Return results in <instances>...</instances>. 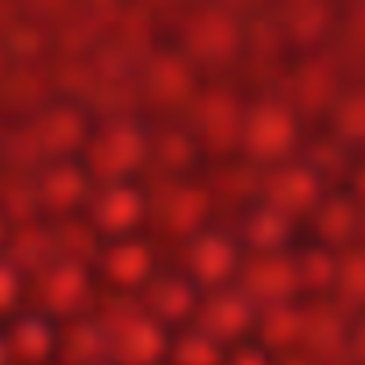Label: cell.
Listing matches in <instances>:
<instances>
[{"label": "cell", "mask_w": 365, "mask_h": 365, "mask_svg": "<svg viewBox=\"0 0 365 365\" xmlns=\"http://www.w3.org/2000/svg\"><path fill=\"white\" fill-rule=\"evenodd\" d=\"M0 365H15V358L8 351V340H4V326H0Z\"/></svg>", "instance_id": "cell-4"}, {"label": "cell", "mask_w": 365, "mask_h": 365, "mask_svg": "<svg viewBox=\"0 0 365 365\" xmlns=\"http://www.w3.org/2000/svg\"><path fill=\"white\" fill-rule=\"evenodd\" d=\"M222 365H276V361H272V354L262 344L244 340V344H237V347L226 351V361Z\"/></svg>", "instance_id": "cell-3"}, {"label": "cell", "mask_w": 365, "mask_h": 365, "mask_svg": "<svg viewBox=\"0 0 365 365\" xmlns=\"http://www.w3.org/2000/svg\"><path fill=\"white\" fill-rule=\"evenodd\" d=\"M4 340H8L15 365H58L61 322H54L43 312L11 315L4 322Z\"/></svg>", "instance_id": "cell-1"}, {"label": "cell", "mask_w": 365, "mask_h": 365, "mask_svg": "<svg viewBox=\"0 0 365 365\" xmlns=\"http://www.w3.org/2000/svg\"><path fill=\"white\" fill-rule=\"evenodd\" d=\"M226 351L219 340H212L205 329L197 326H182L175 333H168L165 340V358L161 365H222Z\"/></svg>", "instance_id": "cell-2"}, {"label": "cell", "mask_w": 365, "mask_h": 365, "mask_svg": "<svg viewBox=\"0 0 365 365\" xmlns=\"http://www.w3.org/2000/svg\"><path fill=\"white\" fill-rule=\"evenodd\" d=\"M93 365H111V361H93Z\"/></svg>", "instance_id": "cell-5"}]
</instances>
